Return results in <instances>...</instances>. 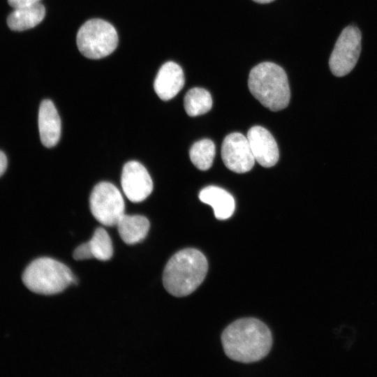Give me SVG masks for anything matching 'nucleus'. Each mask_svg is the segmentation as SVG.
Masks as SVG:
<instances>
[{
	"instance_id": "obj_8",
	"label": "nucleus",
	"mask_w": 377,
	"mask_h": 377,
	"mask_svg": "<svg viewBox=\"0 0 377 377\" xmlns=\"http://www.w3.org/2000/svg\"><path fill=\"white\" fill-rule=\"evenodd\" d=\"M221 157L226 168L237 173L251 170L256 161L247 138L239 133H230L224 138Z\"/></svg>"
},
{
	"instance_id": "obj_6",
	"label": "nucleus",
	"mask_w": 377,
	"mask_h": 377,
	"mask_svg": "<svg viewBox=\"0 0 377 377\" xmlns=\"http://www.w3.org/2000/svg\"><path fill=\"white\" fill-rule=\"evenodd\" d=\"M92 215L101 224L116 226L125 214V204L119 190L112 184L102 182L93 188L89 198Z\"/></svg>"
},
{
	"instance_id": "obj_7",
	"label": "nucleus",
	"mask_w": 377,
	"mask_h": 377,
	"mask_svg": "<svg viewBox=\"0 0 377 377\" xmlns=\"http://www.w3.org/2000/svg\"><path fill=\"white\" fill-rule=\"evenodd\" d=\"M361 32L355 27H346L339 36L329 60L332 74L343 77L355 66L361 51Z\"/></svg>"
},
{
	"instance_id": "obj_10",
	"label": "nucleus",
	"mask_w": 377,
	"mask_h": 377,
	"mask_svg": "<svg viewBox=\"0 0 377 377\" xmlns=\"http://www.w3.org/2000/svg\"><path fill=\"white\" fill-rule=\"evenodd\" d=\"M255 160L265 168L274 166L279 158V149L272 134L260 126L251 127L246 136Z\"/></svg>"
},
{
	"instance_id": "obj_5",
	"label": "nucleus",
	"mask_w": 377,
	"mask_h": 377,
	"mask_svg": "<svg viewBox=\"0 0 377 377\" xmlns=\"http://www.w3.org/2000/svg\"><path fill=\"white\" fill-rule=\"evenodd\" d=\"M76 42L82 54L98 59L107 57L116 49L118 35L114 27L107 21L91 19L79 29Z\"/></svg>"
},
{
	"instance_id": "obj_19",
	"label": "nucleus",
	"mask_w": 377,
	"mask_h": 377,
	"mask_svg": "<svg viewBox=\"0 0 377 377\" xmlns=\"http://www.w3.org/2000/svg\"><path fill=\"white\" fill-rule=\"evenodd\" d=\"M73 258L77 260H87L92 258L90 250L86 243H83L78 246L74 251L73 254Z\"/></svg>"
},
{
	"instance_id": "obj_1",
	"label": "nucleus",
	"mask_w": 377,
	"mask_h": 377,
	"mask_svg": "<svg viewBox=\"0 0 377 377\" xmlns=\"http://www.w3.org/2000/svg\"><path fill=\"white\" fill-rule=\"evenodd\" d=\"M221 341L226 355L242 363L260 360L268 354L272 344L269 328L253 318L231 323L223 332Z\"/></svg>"
},
{
	"instance_id": "obj_15",
	"label": "nucleus",
	"mask_w": 377,
	"mask_h": 377,
	"mask_svg": "<svg viewBox=\"0 0 377 377\" xmlns=\"http://www.w3.org/2000/svg\"><path fill=\"white\" fill-rule=\"evenodd\" d=\"M45 9L40 3L15 8L8 15L7 24L13 31H21L38 25L44 18Z\"/></svg>"
},
{
	"instance_id": "obj_16",
	"label": "nucleus",
	"mask_w": 377,
	"mask_h": 377,
	"mask_svg": "<svg viewBox=\"0 0 377 377\" xmlns=\"http://www.w3.org/2000/svg\"><path fill=\"white\" fill-rule=\"evenodd\" d=\"M186 112L191 117L207 113L212 106V99L209 92L200 87L189 89L184 99Z\"/></svg>"
},
{
	"instance_id": "obj_3",
	"label": "nucleus",
	"mask_w": 377,
	"mask_h": 377,
	"mask_svg": "<svg viewBox=\"0 0 377 377\" xmlns=\"http://www.w3.org/2000/svg\"><path fill=\"white\" fill-rule=\"evenodd\" d=\"M248 86L252 95L272 111L284 109L289 103L287 75L274 63L266 61L254 66L249 73Z\"/></svg>"
},
{
	"instance_id": "obj_2",
	"label": "nucleus",
	"mask_w": 377,
	"mask_h": 377,
	"mask_svg": "<svg viewBox=\"0 0 377 377\" xmlns=\"http://www.w3.org/2000/svg\"><path fill=\"white\" fill-rule=\"evenodd\" d=\"M207 269V260L200 251L182 249L174 254L165 267L164 288L175 297L188 295L202 283Z\"/></svg>"
},
{
	"instance_id": "obj_22",
	"label": "nucleus",
	"mask_w": 377,
	"mask_h": 377,
	"mask_svg": "<svg viewBox=\"0 0 377 377\" xmlns=\"http://www.w3.org/2000/svg\"><path fill=\"white\" fill-rule=\"evenodd\" d=\"M257 3H270L274 0H253Z\"/></svg>"
},
{
	"instance_id": "obj_17",
	"label": "nucleus",
	"mask_w": 377,
	"mask_h": 377,
	"mask_svg": "<svg viewBox=\"0 0 377 377\" xmlns=\"http://www.w3.org/2000/svg\"><path fill=\"white\" fill-rule=\"evenodd\" d=\"M215 154V145L209 139H203L195 142L189 151L191 162L200 170H207L211 168Z\"/></svg>"
},
{
	"instance_id": "obj_12",
	"label": "nucleus",
	"mask_w": 377,
	"mask_h": 377,
	"mask_svg": "<svg viewBox=\"0 0 377 377\" xmlns=\"http://www.w3.org/2000/svg\"><path fill=\"white\" fill-rule=\"evenodd\" d=\"M38 129L42 144L46 147L55 146L61 135V120L54 103L43 101L38 111Z\"/></svg>"
},
{
	"instance_id": "obj_14",
	"label": "nucleus",
	"mask_w": 377,
	"mask_h": 377,
	"mask_svg": "<svg viewBox=\"0 0 377 377\" xmlns=\"http://www.w3.org/2000/svg\"><path fill=\"white\" fill-rule=\"evenodd\" d=\"M116 226L121 239L127 244H134L145 238L150 223L144 216L124 214Z\"/></svg>"
},
{
	"instance_id": "obj_18",
	"label": "nucleus",
	"mask_w": 377,
	"mask_h": 377,
	"mask_svg": "<svg viewBox=\"0 0 377 377\" xmlns=\"http://www.w3.org/2000/svg\"><path fill=\"white\" fill-rule=\"evenodd\" d=\"M87 244L92 258L105 261L110 260L113 255L112 240L103 228H96L93 237Z\"/></svg>"
},
{
	"instance_id": "obj_13",
	"label": "nucleus",
	"mask_w": 377,
	"mask_h": 377,
	"mask_svg": "<svg viewBox=\"0 0 377 377\" xmlns=\"http://www.w3.org/2000/svg\"><path fill=\"white\" fill-rule=\"evenodd\" d=\"M199 199L213 208L217 219H227L235 211V202L233 197L220 187L209 186L204 188L199 193Z\"/></svg>"
},
{
	"instance_id": "obj_20",
	"label": "nucleus",
	"mask_w": 377,
	"mask_h": 377,
	"mask_svg": "<svg viewBox=\"0 0 377 377\" xmlns=\"http://www.w3.org/2000/svg\"><path fill=\"white\" fill-rule=\"evenodd\" d=\"M40 1V0H8V2L11 7L19 8L36 4L39 3Z\"/></svg>"
},
{
	"instance_id": "obj_11",
	"label": "nucleus",
	"mask_w": 377,
	"mask_h": 377,
	"mask_svg": "<svg viewBox=\"0 0 377 377\" xmlns=\"http://www.w3.org/2000/svg\"><path fill=\"white\" fill-rule=\"evenodd\" d=\"M184 75L182 68L173 61H168L160 68L154 83V89L163 101L175 97L183 88Z\"/></svg>"
},
{
	"instance_id": "obj_9",
	"label": "nucleus",
	"mask_w": 377,
	"mask_h": 377,
	"mask_svg": "<svg viewBox=\"0 0 377 377\" xmlns=\"http://www.w3.org/2000/svg\"><path fill=\"white\" fill-rule=\"evenodd\" d=\"M121 184L127 198L140 202L152 192V179L143 165L136 161L127 162L123 167Z\"/></svg>"
},
{
	"instance_id": "obj_4",
	"label": "nucleus",
	"mask_w": 377,
	"mask_h": 377,
	"mask_svg": "<svg viewBox=\"0 0 377 377\" xmlns=\"http://www.w3.org/2000/svg\"><path fill=\"white\" fill-rule=\"evenodd\" d=\"M22 279L29 290L45 295L59 293L76 282L66 265L47 257L32 261L25 269Z\"/></svg>"
},
{
	"instance_id": "obj_21",
	"label": "nucleus",
	"mask_w": 377,
	"mask_h": 377,
	"mask_svg": "<svg viewBox=\"0 0 377 377\" xmlns=\"http://www.w3.org/2000/svg\"><path fill=\"white\" fill-rule=\"evenodd\" d=\"M8 165L6 154L0 150V177L5 172Z\"/></svg>"
}]
</instances>
